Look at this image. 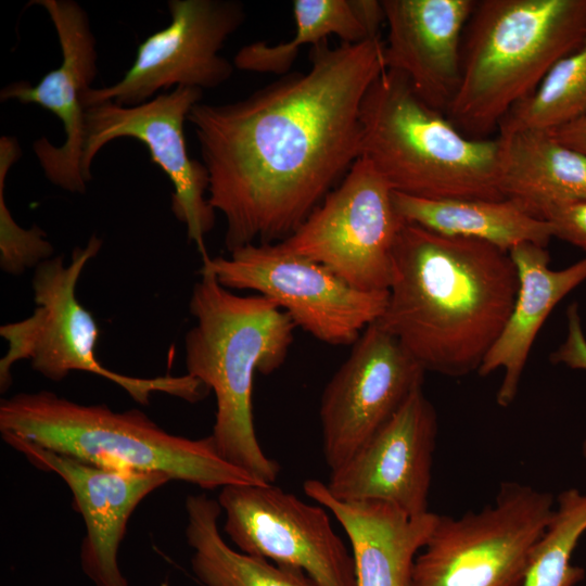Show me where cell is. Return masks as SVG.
I'll list each match as a JSON object with an SVG mask.
<instances>
[{
    "label": "cell",
    "instance_id": "1",
    "mask_svg": "<svg viewBox=\"0 0 586 586\" xmlns=\"http://www.w3.org/2000/svg\"><path fill=\"white\" fill-rule=\"evenodd\" d=\"M383 50L380 37L326 40L311 48L307 72L232 103L191 109L229 253L290 237L360 157L361 103L386 69Z\"/></svg>",
    "mask_w": 586,
    "mask_h": 586
},
{
    "label": "cell",
    "instance_id": "2",
    "mask_svg": "<svg viewBox=\"0 0 586 586\" xmlns=\"http://www.w3.org/2000/svg\"><path fill=\"white\" fill-rule=\"evenodd\" d=\"M518 272L509 252L406 222L387 303L377 322L426 371H477L511 314Z\"/></svg>",
    "mask_w": 586,
    "mask_h": 586
},
{
    "label": "cell",
    "instance_id": "3",
    "mask_svg": "<svg viewBox=\"0 0 586 586\" xmlns=\"http://www.w3.org/2000/svg\"><path fill=\"white\" fill-rule=\"evenodd\" d=\"M200 273L189 302L195 324L184 336L187 373L214 392L211 437L219 455L259 482L275 484L280 466L266 456L256 435L253 378L284 362L296 326L270 298L222 286L206 264Z\"/></svg>",
    "mask_w": 586,
    "mask_h": 586
},
{
    "label": "cell",
    "instance_id": "4",
    "mask_svg": "<svg viewBox=\"0 0 586 586\" xmlns=\"http://www.w3.org/2000/svg\"><path fill=\"white\" fill-rule=\"evenodd\" d=\"M586 40V0H480L464 29L457 92L445 115L487 139L552 66Z\"/></svg>",
    "mask_w": 586,
    "mask_h": 586
},
{
    "label": "cell",
    "instance_id": "5",
    "mask_svg": "<svg viewBox=\"0 0 586 586\" xmlns=\"http://www.w3.org/2000/svg\"><path fill=\"white\" fill-rule=\"evenodd\" d=\"M0 432L90 464L161 473L203 489L263 483L225 460L211 435L192 440L171 434L141 410L114 411L49 391L1 399Z\"/></svg>",
    "mask_w": 586,
    "mask_h": 586
},
{
    "label": "cell",
    "instance_id": "6",
    "mask_svg": "<svg viewBox=\"0 0 586 586\" xmlns=\"http://www.w3.org/2000/svg\"><path fill=\"white\" fill-rule=\"evenodd\" d=\"M361 154L394 192L431 199L502 200L499 137L473 139L385 69L360 109Z\"/></svg>",
    "mask_w": 586,
    "mask_h": 586
},
{
    "label": "cell",
    "instance_id": "7",
    "mask_svg": "<svg viewBox=\"0 0 586 586\" xmlns=\"http://www.w3.org/2000/svg\"><path fill=\"white\" fill-rule=\"evenodd\" d=\"M102 247L93 234L84 247H75L71 262L51 257L35 268L31 286L36 308L20 321L0 327L8 342V352L0 360V388L12 384V367L29 360L33 369L44 378L60 382L72 371L102 377L125 390L137 403L149 405L154 393H165L189 403L205 398L209 390L199 379L183 375L136 378L112 371L95 357L100 335L98 324L76 296V288L86 265Z\"/></svg>",
    "mask_w": 586,
    "mask_h": 586
},
{
    "label": "cell",
    "instance_id": "8",
    "mask_svg": "<svg viewBox=\"0 0 586 586\" xmlns=\"http://www.w3.org/2000/svg\"><path fill=\"white\" fill-rule=\"evenodd\" d=\"M553 512L550 493L510 481L476 512L438 515L409 586H522Z\"/></svg>",
    "mask_w": 586,
    "mask_h": 586
},
{
    "label": "cell",
    "instance_id": "9",
    "mask_svg": "<svg viewBox=\"0 0 586 586\" xmlns=\"http://www.w3.org/2000/svg\"><path fill=\"white\" fill-rule=\"evenodd\" d=\"M405 224L393 189L360 156L297 230L277 244L360 291L383 292L391 285L394 249Z\"/></svg>",
    "mask_w": 586,
    "mask_h": 586
},
{
    "label": "cell",
    "instance_id": "10",
    "mask_svg": "<svg viewBox=\"0 0 586 586\" xmlns=\"http://www.w3.org/2000/svg\"><path fill=\"white\" fill-rule=\"evenodd\" d=\"M202 259L222 286L270 298L296 327L330 345L354 344L387 303V291H360L326 266L277 243L247 244L229 257Z\"/></svg>",
    "mask_w": 586,
    "mask_h": 586
},
{
    "label": "cell",
    "instance_id": "11",
    "mask_svg": "<svg viewBox=\"0 0 586 586\" xmlns=\"http://www.w3.org/2000/svg\"><path fill=\"white\" fill-rule=\"evenodd\" d=\"M217 500L241 552L300 570L317 586H356L353 555L321 505L268 483L225 486Z\"/></svg>",
    "mask_w": 586,
    "mask_h": 586
},
{
    "label": "cell",
    "instance_id": "12",
    "mask_svg": "<svg viewBox=\"0 0 586 586\" xmlns=\"http://www.w3.org/2000/svg\"><path fill=\"white\" fill-rule=\"evenodd\" d=\"M170 23L142 41L133 63L117 82L90 88L84 106L112 101L135 106L171 87L211 89L227 81L233 63L219 54L228 37L243 23L241 2L169 0ZM158 94V93H157Z\"/></svg>",
    "mask_w": 586,
    "mask_h": 586
},
{
    "label": "cell",
    "instance_id": "13",
    "mask_svg": "<svg viewBox=\"0 0 586 586\" xmlns=\"http://www.w3.org/2000/svg\"><path fill=\"white\" fill-rule=\"evenodd\" d=\"M202 95V89L176 87L135 106L106 101L85 107L81 170L89 182L93 160L104 145L118 138L141 141L151 161L169 178L174 187L171 212L186 226L188 240L203 258L208 256L204 240L215 226L216 211L205 196L208 171L203 162L189 156L183 132L184 122Z\"/></svg>",
    "mask_w": 586,
    "mask_h": 586
},
{
    "label": "cell",
    "instance_id": "14",
    "mask_svg": "<svg viewBox=\"0 0 586 586\" xmlns=\"http://www.w3.org/2000/svg\"><path fill=\"white\" fill-rule=\"evenodd\" d=\"M424 373L377 321L365 329L321 396L322 454L330 471L343 466L422 387Z\"/></svg>",
    "mask_w": 586,
    "mask_h": 586
},
{
    "label": "cell",
    "instance_id": "15",
    "mask_svg": "<svg viewBox=\"0 0 586 586\" xmlns=\"http://www.w3.org/2000/svg\"><path fill=\"white\" fill-rule=\"evenodd\" d=\"M42 7L59 38L62 62L35 86L15 81L0 91V100L37 104L62 122L65 140L52 144L46 137L33 143L34 153L46 178L72 193H85L87 181L81 170L85 136L84 93L92 88L98 67L97 40L84 8L73 0H33Z\"/></svg>",
    "mask_w": 586,
    "mask_h": 586
},
{
    "label": "cell",
    "instance_id": "16",
    "mask_svg": "<svg viewBox=\"0 0 586 586\" xmlns=\"http://www.w3.org/2000/svg\"><path fill=\"white\" fill-rule=\"evenodd\" d=\"M437 417L417 388L343 466L331 471L330 494L343 501H378L410 517L429 512Z\"/></svg>",
    "mask_w": 586,
    "mask_h": 586
},
{
    "label": "cell",
    "instance_id": "17",
    "mask_svg": "<svg viewBox=\"0 0 586 586\" xmlns=\"http://www.w3.org/2000/svg\"><path fill=\"white\" fill-rule=\"evenodd\" d=\"M1 436L33 466L55 473L68 486L73 507L86 527L79 552L84 574L94 586H129L118 563V550L127 524L139 504L171 480L161 473L90 464L14 434Z\"/></svg>",
    "mask_w": 586,
    "mask_h": 586
},
{
    "label": "cell",
    "instance_id": "18",
    "mask_svg": "<svg viewBox=\"0 0 586 586\" xmlns=\"http://www.w3.org/2000/svg\"><path fill=\"white\" fill-rule=\"evenodd\" d=\"M386 69L404 75L417 95L446 113L461 72L466 26L475 0H383Z\"/></svg>",
    "mask_w": 586,
    "mask_h": 586
},
{
    "label": "cell",
    "instance_id": "19",
    "mask_svg": "<svg viewBox=\"0 0 586 586\" xmlns=\"http://www.w3.org/2000/svg\"><path fill=\"white\" fill-rule=\"evenodd\" d=\"M308 498L330 511L352 546L356 586H409L412 564L428 542L438 514L410 517L378 501H343L326 483L309 479L303 484Z\"/></svg>",
    "mask_w": 586,
    "mask_h": 586
},
{
    "label": "cell",
    "instance_id": "20",
    "mask_svg": "<svg viewBox=\"0 0 586 586\" xmlns=\"http://www.w3.org/2000/svg\"><path fill=\"white\" fill-rule=\"evenodd\" d=\"M517 272L518 292L508 321L477 370L480 375L502 369L497 403L514 400L534 340L555 306L586 280V257L561 269L549 268L547 247L522 243L509 251Z\"/></svg>",
    "mask_w": 586,
    "mask_h": 586
},
{
    "label": "cell",
    "instance_id": "21",
    "mask_svg": "<svg viewBox=\"0 0 586 586\" xmlns=\"http://www.w3.org/2000/svg\"><path fill=\"white\" fill-rule=\"evenodd\" d=\"M498 137L505 198L537 217L549 207L586 201L585 154L564 145L549 131L523 130Z\"/></svg>",
    "mask_w": 586,
    "mask_h": 586
},
{
    "label": "cell",
    "instance_id": "22",
    "mask_svg": "<svg viewBox=\"0 0 586 586\" xmlns=\"http://www.w3.org/2000/svg\"><path fill=\"white\" fill-rule=\"evenodd\" d=\"M405 222L440 234L482 241L509 252L522 243L547 247L550 224L511 199H420L394 192Z\"/></svg>",
    "mask_w": 586,
    "mask_h": 586
},
{
    "label": "cell",
    "instance_id": "23",
    "mask_svg": "<svg viewBox=\"0 0 586 586\" xmlns=\"http://www.w3.org/2000/svg\"><path fill=\"white\" fill-rule=\"evenodd\" d=\"M294 37L275 46L264 41L241 48L233 65L242 71L285 75L295 61L300 48H311L331 35L343 43H360L379 38L385 23L382 1L377 0H295Z\"/></svg>",
    "mask_w": 586,
    "mask_h": 586
},
{
    "label": "cell",
    "instance_id": "24",
    "mask_svg": "<svg viewBox=\"0 0 586 586\" xmlns=\"http://www.w3.org/2000/svg\"><path fill=\"white\" fill-rule=\"evenodd\" d=\"M191 569L201 586H317L304 572L235 550L218 527L221 508L205 494L184 502Z\"/></svg>",
    "mask_w": 586,
    "mask_h": 586
},
{
    "label": "cell",
    "instance_id": "25",
    "mask_svg": "<svg viewBox=\"0 0 586 586\" xmlns=\"http://www.w3.org/2000/svg\"><path fill=\"white\" fill-rule=\"evenodd\" d=\"M586 115V40L557 62L538 87L501 119L498 136L550 131Z\"/></svg>",
    "mask_w": 586,
    "mask_h": 586
},
{
    "label": "cell",
    "instance_id": "26",
    "mask_svg": "<svg viewBox=\"0 0 586 586\" xmlns=\"http://www.w3.org/2000/svg\"><path fill=\"white\" fill-rule=\"evenodd\" d=\"M586 532V493L569 488L559 494L553 515L532 556L522 586H575L584 569L571 563Z\"/></svg>",
    "mask_w": 586,
    "mask_h": 586
},
{
    "label": "cell",
    "instance_id": "27",
    "mask_svg": "<svg viewBox=\"0 0 586 586\" xmlns=\"http://www.w3.org/2000/svg\"><path fill=\"white\" fill-rule=\"evenodd\" d=\"M22 151L12 136L0 138V266L12 276H20L28 268L37 267L50 259L53 245L47 233L37 225L22 228L14 220L4 196L5 179L10 168L18 161Z\"/></svg>",
    "mask_w": 586,
    "mask_h": 586
},
{
    "label": "cell",
    "instance_id": "28",
    "mask_svg": "<svg viewBox=\"0 0 586 586\" xmlns=\"http://www.w3.org/2000/svg\"><path fill=\"white\" fill-rule=\"evenodd\" d=\"M539 217L550 224L553 237L570 242L586 253V201L549 207Z\"/></svg>",
    "mask_w": 586,
    "mask_h": 586
},
{
    "label": "cell",
    "instance_id": "29",
    "mask_svg": "<svg viewBox=\"0 0 586 586\" xmlns=\"http://www.w3.org/2000/svg\"><path fill=\"white\" fill-rule=\"evenodd\" d=\"M569 331L564 343L551 355L556 364L562 362L574 369L586 370V339L583 333L581 318L575 304L568 309ZM582 451L586 458V440Z\"/></svg>",
    "mask_w": 586,
    "mask_h": 586
},
{
    "label": "cell",
    "instance_id": "30",
    "mask_svg": "<svg viewBox=\"0 0 586 586\" xmlns=\"http://www.w3.org/2000/svg\"><path fill=\"white\" fill-rule=\"evenodd\" d=\"M549 132L564 145L586 155V115Z\"/></svg>",
    "mask_w": 586,
    "mask_h": 586
},
{
    "label": "cell",
    "instance_id": "31",
    "mask_svg": "<svg viewBox=\"0 0 586 586\" xmlns=\"http://www.w3.org/2000/svg\"><path fill=\"white\" fill-rule=\"evenodd\" d=\"M162 586H168L167 584H163Z\"/></svg>",
    "mask_w": 586,
    "mask_h": 586
}]
</instances>
